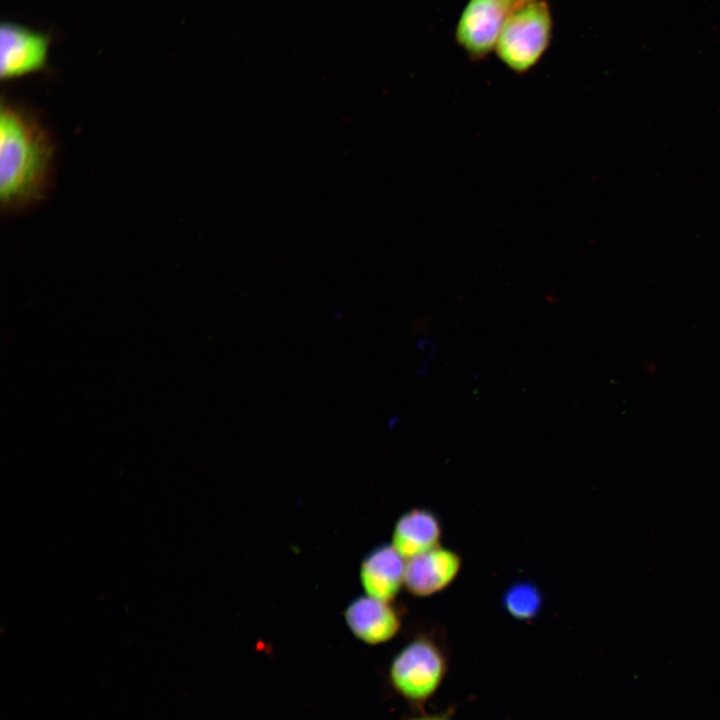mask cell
Listing matches in <instances>:
<instances>
[{
	"mask_svg": "<svg viewBox=\"0 0 720 720\" xmlns=\"http://www.w3.org/2000/svg\"><path fill=\"white\" fill-rule=\"evenodd\" d=\"M45 130L26 112L2 105L0 114V198L7 209L38 200L45 191L52 162Z\"/></svg>",
	"mask_w": 720,
	"mask_h": 720,
	"instance_id": "obj_1",
	"label": "cell"
},
{
	"mask_svg": "<svg viewBox=\"0 0 720 720\" xmlns=\"http://www.w3.org/2000/svg\"><path fill=\"white\" fill-rule=\"evenodd\" d=\"M551 31V14L544 1L521 3L506 18L495 50L511 70L524 73L541 58L549 45Z\"/></svg>",
	"mask_w": 720,
	"mask_h": 720,
	"instance_id": "obj_2",
	"label": "cell"
},
{
	"mask_svg": "<svg viewBox=\"0 0 720 720\" xmlns=\"http://www.w3.org/2000/svg\"><path fill=\"white\" fill-rule=\"evenodd\" d=\"M447 668L446 654L437 641L428 635H418L394 657L389 677L402 697L419 705L436 693Z\"/></svg>",
	"mask_w": 720,
	"mask_h": 720,
	"instance_id": "obj_3",
	"label": "cell"
},
{
	"mask_svg": "<svg viewBox=\"0 0 720 720\" xmlns=\"http://www.w3.org/2000/svg\"><path fill=\"white\" fill-rule=\"evenodd\" d=\"M519 4L515 0H469L457 24V42L471 57H484L495 48L506 18Z\"/></svg>",
	"mask_w": 720,
	"mask_h": 720,
	"instance_id": "obj_4",
	"label": "cell"
},
{
	"mask_svg": "<svg viewBox=\"0 0 720 720\" xmlns=\"http://www.w3.org/2000/svg\"><path fill=\"white\" fill-rule=\"evenodd\" d=\"M2 79H13L41 70L47 62L48 35L25 26L3 22L0 29Z\"/></svg>",
	"mask_w": 720,
	"mask_h": 720,
	"instance_id": "obj_5",
	"label": "cell"
},
{
	"mask_svg": "<svg viewBox=\"0 0 720 720\" xmlns=\"http://www.w3.org/2000/svg\"><path fill=\"white\" fill-rule=\"evenodd\" d=\"M462 567L458 552L441 544L406 560L404 587L417 597H428L445 590Z\"/></svg>",
	"mask_w": 720,
	"mask_h": 720,
	"instance_id": "obj_6",
	"label": "cell"
},
{
	"mask_svg": "<svg viewBox=\"0 0 720 720\" xmlns=\"http://www.w3.org/2000/svg\"><path fill=\"white\" fill-rule=\"evenodd\" d=\"M351 632L368 644H380L392 639L401 627L399 610L391 601L371 596L353 599L344 611Z\"/></svg>",
	"mask_w": 720,
	"mask_h": 720,
	"instance_id": "obj_7",
	"label": "cell"
},
{
	"mask_svg": "<svg viewBox=\"0 0 720 720\" xmlns=\"http://www.w3.org/2000/svg\"><path fill=\"white\" fill-rule=\"evenodd\" d=\"M405 560L392 545L372 549L360 566V581L366 594L392 601L404 586Z\"/></svg>",
	"mask_w": 720,
	"mask_h": 720,
	"instance_id": "obj_8",
	"label": "cell"
},
{
	"mask_svg": "<svg viewBox=\"0 0 720 720\" xmlns=\"http://www.w3.org/2000/svg\"><path fill=\"white\" fill-rule=\"evenodd\" d=\"M443 534L438 516L426 508H412L396 521L392 546L406 560L440 545Z\"/></svg>",
	"mask_w": 720,
	"mask_h": 720,
	"instance_id": "obj_9",
	"label": "cell"
},
{
	"mask_svg": "<svg viewBox=\"0 0 720 720\" xmlns=\"http://www.w3.org/2000/svg\"><path fill=\"white\" fill-rule=\"evenodd\" d=\"M543 603L544 597L541 589L528 580L512 583L502 596L504 610L519 621L535 619L541 612Z\"/></svg>",
	"mask_w": 720,
	"mask_h": 720,
	"instance_id": "obj_10",
	"label": "cell"
},
{
	"mask_svg": "<svg viewBox=\"0 0 720 720\" xmlns=\"http://www.w3.org/2000/svg\"><path fill=\"white\" fill-rule=\"evenodd\" d=\"M410 720H452V718L448 712H444L440 714L425 715Z\"/></svg>",
	"mask_w": 720,
	"mask_h": 720,
	"instance_id": "obj_11",
	"label": "cell"
},
{
	"mask_svg": "<svg viewBox=\"0 0 720 720\" xmlns=\"http://www.w3.org/2000/svg\"><path fill=\"white\" fill-rule=\"evenodd\" d=\"M515 1H516L517 3H520V4H521V3H526V2H531V1H538V0H515Z\"/></svg>",
	"mask_w": 720,
	"mask_h": 720,
	"instance_id": "obj_12",
	"label": "cell"
}]
</instances>
